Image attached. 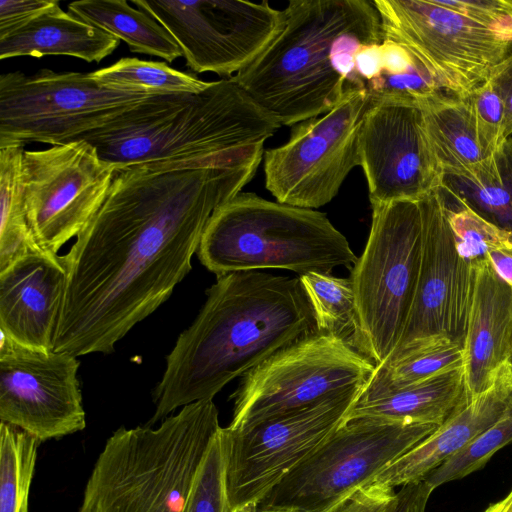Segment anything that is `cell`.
<instances>
[{
    "label": "cell",
    "mask_w": 512,
    "mask_h": 512,
    "mask_svg": "<svg viewBox=\"0 0 512 512\" xmlns=\"http://www.w3.org/2000/svg\"><path fill=\"white\" fill-rule=\"evenodd\" d=\"M41 442L0 422V512H28V497Z\"/></svg>",
    "instance_id": "4dcf8cb0"
},
{
    "label": "cell",
    "mask_w": 512,
    "mask_h": 512,
    "mask_svg": "<svg viewBox=\"0 0 512 512\" xmlns=\"http://www.w3.org/2000/svg\"><path fill=\"white\" fill-rule=\"evenodd\" d=\"M24 147L0 149V272L19 258L42 249L27 222L22 183Z\"/></svg>",
    "instance_id": "83f0119b"
},
{
    "label": "cell",
    "mask_w": 512,
    "mask_h": 512,
    "mask_svg": "<svg viewBox=\"0 0 512 512\" xmlns=\"http://www.w3.org/2000/svg\"><path fill=\"white\" fill-rule=\"evenodd\" d=\"M438 427L367 418L345 420L256 505L290 512H326L355 489L370 484Z\"/></svg>",
    "instance_id": "30bf717a"
},
{
    "label": "cell",
    "mask_w": 512,
    "mask_h": 512,
    "mask_svg": "<svg viewBox=\"0 0 512 512\" xmlns=\"http://www.w3.org/2000/svg\"><path fill=\"white\" fill-rule=\"evenodd\" d=\"M443 184L478 215L512 232V136L486 158L475 178L445 177Z\"/></svg>",
    "instance_id": "484cf974"
},
{
    "label": "cell",
    "mask_w": 512,
    "mask_h": 512,
    "mask_svg": "<svg viewBox=\"0 0 512 512\" xmlns=\"http://www.w3.org/2000/svg\"><path fill=\"white\" fill-rule=\"evenodd\" d=\"M441 189L447 221L461 258L473 264L485 259L488 253L512 244V232L478 215L444 184Z\"/></svg>",
    "instance_id": "1f68e13d"
},
{
    "label": "cell",
    "mask_w": 512,
    "mask_h": 512,
    "mask_svg": "<svg viewBox=\"0 0 512 512\" xmlns=\"http://www.w3.org/2000/svg\"><path fill=\"white\" fill-rule=\"evenodd\" d=\"M508 363H509V365H510V366H511V368H512V351H511V354H510V357H509Z\"/></svg>",
    "instance_id": "7bdbcfd3"
},
{
    "label": "cell",
    "mask_w": 512,
    "mask_h": 512,
    "mask_svg": "<svg viewBox=\"0 0 512 512\" xmlns=\"http://www.w3.org/2000/svg\"><path fill=\"white\" fill-rule=\"evenodd\" d=\"M464 364L462 344H450L402 359L389 366H377L363 391L397 389L420 383Z\"/></svg>",
    "instance_id": "d6a6232c"
},
{
    "label": "cell",
    "mask_w": 512,
    "mask_h": 512,
    "mask_svg": "<svg viewBox=\"0 0 512 512\" xmlns=\"http://www.w3.org/2000/svg\"><path fill=\"white\" fill-rule=\"evenodd\" d=\"M371 96L347 88L328 112L297 123L283 145L263 154L265 187L277 202L314 209L329 203L359 166L358 138Z\"/></svg>",
    "instance_id": "7c38bea8"
},
{
    "label": "cell",
    "mask_w": 512,
    "mask_h": 512,
    "mask_svg": "<svg viewBox=\"0 0 512 512\" xmlns=\"http://www.w3.org/2000/svg\"><path fill=\"white\" fill-rule=\"evenodd\" d=\"M152 94L117 89L89 73L41 69L0 75V149L29 142L52 146L75 140L114 120Z\"/></svg>",
    "instance_id": "ba28073f"
},
{
    "label": "cell",
    "mask_w": 512,
    "mask_h": 512,
    "mask_svg": "<svg viewBox=\"0 0 512 512\" xmlns=\"http://www.w3.org/2000/svg\"><path fill=\"white\" fill-rule=\"evenodd\" d=\"M118 45L117 38L64 12L56 1L24 26L0 38V59L65 55L100 62Z\"/></svg>",
    "instance_id": "603a6c76"
},
{
    "label": "cell",
    "mask_w": 512,
    "mask_h": 512,
    "mask_svg": "<svg viewBox=\"0 0 512 512\" xmlns=\"http://www.w3.org/2000/svg\"><path fill=\"white\" fill-rule=\"evenodd\" d=\"M116 173L93 145L79 139L44 150H25L24 208L37 244L58 255L103 204Z\"/></svg>",
    "instance_id": "9a60e30c"
},
{
    "label": "cell",
    "mask_w": 512,
    "mask_h": 512,
    "mask_svg": "<svg viewBox=\"0 0 512 512\" xmlns=\"http://www.w3.org/2000/svg\"><path fill=\"white\" fill-rule=\"evenodd\" d=\"M512 442V400L500 418L423 480L434 490L483 468L491 457Z\"/></svg>",
    "instance_id": "836d02e7"
},
{
    "label": "cell",
    "mask_w": 512,
    "mask_h": 512,
    "mask_svg": "<svg viewBox=\"0 0 512 512\" xmlns=\"http://www.w3.org/2000/svg\"><path fill=\"white\" fill-rule=\"evenodd\" d=\"M483 512H512V489L501 500L492 503Z\"/></svg>",
    "instance_id": "60d3db41"
},
{
    "label": "cell",
    "mask_w": 512,
    "mask_h": 512,
    "mask_svg": "<svg viewBox=\"0 0 512 512\" xmlns=\"http://www.w3.org/2000/svg\"><path fill=\"white\" fill-rule=\"evenodd\" d=\"M469 402L463 367L407 387L363 391L345 420L367 418L403 425L440 426Z\"/></svg>",
    "instance_id": "7402d4cb"
},
{
    "label": "cell",
    "mask_w": 512,
    "mask_h": 512,
    "mask_svg": "<svg viewBox=\"0 0 512 512\" xmlns=\"http://www.w3.org/2000/svg\"><path fill=\"white\" fill-rule=\"evenodd\" d=\"M474 265V287L464 339L468 400L489 389L512 351V288L487 259Z\"/></svg>",
    "instance_id": "ffe728a7"
},
{
    "label": "cell",
    "mask_w": 512,
    "mask_h": 512,
    "mask_svg": "<svg viewBox=\"0 0 512 512\" xmlns=\"http://www.w3.org/2000/svg\"><path fill=\"white\" fill-rule=\"evenodd\" d=\"M263 153L207 168L117 171L65 255L54 351L110 353L192 269L214 212L254 177Z\"/></svg>",
    "instance_id": "6da1fadb"
},
{
    "label": "cell",
    "mask_w": 512,
    "mask_h": 512,
    "mask_svg": "<svg viewBox=\"0 0 512 512\" xmlns=\"http://www.w3.org/2000/svg\"><path fill=\"white\" fill-rule=\"evenodd\" d=\"M512 400V368L507 362L493 385L456 409L433 433L392 462L371 483L391 488L422 481L496 422Z\"/></svg>",
    "instance_id": "44dd1931"
},
{
    "label": "cell",
    "mask_w": 512,
    "mask_h": 512,
    "mask_svg": "<svg viewBox=\"0 0 512 512\" xmlns=\"http://www.w3.org/2000/svg\"><path fill=\"white\" fill-rule=\"evenodd\" d=\"M489 80L499 94L504 107L503 139L512 136V50L493 69Z\"/></svg>",
    "instance_id": "f35d334b"
},
{
    "label": "cell",
    "mask_w": 512,
    "mask_h": 512,
    "mask_svg": "<svg viewBox=\"0 0 512 512\" xmlns=\"http://www.w3.org/2000/svg\"><path fill=\"white\" fill-rule=\"evenodd\" d=\"M55 2L56 0H1L0 38L24 26Z\"/></svg>",
    "instance_id": "74e56055"
},
{
    "label": "cell",
    "mask_w": 512,
    "mask_h": 512,
    "mask_svg": "<svg viewBox=\"0 0 512 512\" xmlns=\"http://www.w3.org/2000/svg\"><path fill=\"white\" fill-rule=\"evenodd\" d=\"M395 500L394 488L370 483L355 489L326 512H392Z\"/></svg>",
    "instance_id": "8d00e7d4"
},
{
    "label": "cell",
    "mask_w": 512,
    "mask_h": 512,
    "mask_svg": "<svg viewBox=\"0 0 512 512\" xmlns=\"http://www.w3.org/2000/svg\"><path fill=\"white\" fill-rule=\"evenodd\" d=\"M362 390L328 397L246 428H223L232 510L256 505L314 453L342 425Z\"/></svg>",
    "instance_id": "4fadbf2b"
},
{
    "label": "cell",
    "mask_w": 512,
    "mask_h": 512,
    "mask_svg": "<svg viewBox=\"0 0 512 512\" xmlns=\"http://www.w3.org/2000/svg\"><path fill=\"white\" fill-rule=\"evenodd\" d=\"M362 255L351 268L362 353L383 365L403 335L413 305L422 252L419 199L372 204Z\"/></svg>",
    "instance_id": "52a82bcc"
},
{
    "label": "cell",
    "mask_w": 512,
    "mask_h": 512,
    "mask_svg": "<svg viewBox=\"0 0 512 512\" xmlns=\"http://www.w3.org/2000/svg\"><path fill=\"white\" fill-rule=\"evenodd\" d=\"M197 256L218 276L283 269L299 276L352 268L357 257L326 214L240 192L209 220Z\"/></svg>",
    "instance_id": "8992f818"
},
{
    "label": "cell",
    "mask_w": 512,
    "mask_h": 512,
    "mask_svg": "<svg viewBox=\"0 0 512 512\" xmlns=\"http://www.w3.org/2000/svg\"><path fill=\"white\" fill-rule=\"evenodd\" d=\"M68 12L125 42L131 52L157 56L169 63L183 56L175 38L157 19L125 0L74 1Z\"/></svg>",
    "instance_id": "d4e9b609"
},
{
    "label": "cell",
    "mask_w": 512,
    "mask_h": 512,
    "mask_svg": "<svg viewBox=\"0 0 512 512\" xmlns=\"http://www.w3.org/2000/svg\"><path fill=\"white\" fill-rule=\"evenodd\" d=\"M67 271L62 256L43 249L0 272V331L33 348L54 350Z\"/></svg>",
    "instance_id": "d6986e66"
},
{
    "label": "cell",
    "mask_w": 512,
    "mask_h": 512,
    "mask_svg": "<svg viewBox=\"0 0 512 512\" xmlns=\"http://www.w3.org/2000/svg\"><path fill=\"white\" fill-rule=\"evenodd\" d=\"M358 151L371 205L420 199L443 185L445 176L416 101L371 96L359 131Z\"/></svg>",
    "instance_id": "ac0fdd59"
},
{
    "label": "cell",
    "mask_w": 512,
    "mask_h": 512,
    "mask_svg": "<svg viewBox=\"0 0 512 512\" xmlns=\"http://www.w3.org/2000/svg\"><path fill=\"white\" fill-rule=\"evenodd\" d=\"M280 126L229 77L196 94L152 95L80 139L116 172L197 169L263 153Z\"/></svg>",
    "instance_id": "3957f363"
},
{
    "label": "cell",
    "mask_w": 512,
    "mask_h": 512,
    "mask_svg": "<svg viewBox=\"0 0 512 512\" xmlns=\"http://www.w3.org/2000/svg\"><path fill=\"white\" fill-rule=\"evenodd\" d=\"M206 294L167 356L147 425L188 404L213 400L233 379L318 332L299 277L232 272L218 276Z\"/></svg>",
    "instance_id": "7a4b0ae2"
},
{
    "label": "cell",
    "mask_w": 512,
    "mask_h": 512,
    "mask_svg": "<svg viewBox=\"0 0 512 512\" xmlns=\"http://www.w3.org/2000/svg\"><path fill=\"white\" fill-rule=\"evenodd\" d=\"M175 38L194 72L230 76L256 60L284 26V10L243 0H132Z\"/></svg>",
    "instance_id": "2e32d148"
},
{
    "label": "cell",
    "mask_w": 512,
    "mask_h": 512,
    "mask_svg": "<svg viewBox=\"0 0 512 512\" xmlns=\"http://www.w3.org/2000/svg\"><path fill=\"white\" fill-rule=\"evenodd\" d=\"M313 311L317 330L362 353V333L351 278L310 272L299 276Z\"/></svg>",
    "instance_id": "4316f807"
},
{
    "label": "cell",
    "mask_w": 512,
    "mask_h": 512,
    "mask_svg": "<svg viewBox=\"0 0 512 512\" xmlns=\"http://www.w3.org/2000/svg\"><path fill=\"white\" fill-rule=\"evenodd\" d=\"M383 38L401 44L447 94L466 99L512 50V34L440 0H373Z\"/></svg>",
    "instance_id": "8fae6325"
},
{
    "label": "cell",
    "mask_w": 512,
    "mask_h": 512,
    "mask_svg": "<svg viewBox=\"0 0 512 512\" xmlns=\"http://www.w3.org/2000/svg\"><path fill=\"white\" fill-rule=\"evenodd\" d=\"M376 369L342 340L317 332L277 351L242 376L231 394V430L363 389Z\"/></svg>",
    "instance_id": "9c48e42d"
},
{
    "label": "cell",
    "mask_w": 512,
    "mask_h": 512,
    "mask_svg": "<svg viewBox=\"0 0 512 512\" xmlns=\"http://www.w3.org/2000/svg\"><path fill=\"white\" fill-rule=\"evenodd\" d=\"M422 252L413 305L392 365L421 352L464 345L474 287V265L458 254L441 187L419 199Z\"/></svg>",
    "instance_id": "5bb4252c"
},
{
    "label": "cell",
    "mask_w": 512,
    "mask_h": 512,
    "mask_svg": "<svg viewBox=\"0 0 512 512\" xmlns=\"http://www.w3.org/2000/svg\"><path fill=\"white\" fill-rule=\"evenodd\" d=\"M79 366L72 354L28 347L1 332V422L40 442L82 431L86 415Z\"/></svg>",
    "instance_id": "e0dca14e"
},
{
    "label": "cell",
    "mask_w": 512,
    "mask_h": 512,
    "mask_svg": "<svg viewBox=\"0 0 512 512\" xmlns=\"http://www.w3.org/2000/svg\"><path fill=\"white\" fill-rule=\"evenodd\" d=\"M494 271L512 288V244L485 257Z\"/></svg>",
    "instance_id": "ab89813d"
},
{
    "label": "cell",
    "mask_w": 512,
    "mask_h": 512,
    "mask_svg": "<svg viewBox=\"0 0 512 512\" xmlns=\"http://www.w3.org/2000/svg\"><path fill=\"white\" fill-rule=\"evenodd\" d=\"M227 455L221 427L197 470L183 512H234L227 491Z\"/></svg>",
    "instance_id": "e575fe53"
},
{
    "label": "cell",
    "mask_w": 512,
    "mask_h": 512,
    "mask_svg": "<svg viewBox=\"0 0 512 512\" xmlns=\"http://www.w3.org/2000/svg\"><path fill=\"white\" fill-rule=\"evenodd\" d=\"M97 82L123 90L152 95L200 93L210 82L171 68L166 63L122 58L114 64L89 72Z\"/></svg>",
    "instance_id": "f546056e"
},
{
    "label": "cell",
    "mask_w": 512,
    "mask_h": 512,
    "mask_svg": "<svg viewBox=\"0 0 512 512\" xmlns=\"http://www.w3.org/2000/svg\"><path fill=\"white\" fill-rule=\"evenodd\" d=\"M476 138L484 157L497 150L503 139L504 107L502 100L488 79L466 98Z\"/></svg>",
    "instance_id": "d590c367"
},
{
    "label": "cell",
    "mask_w": 512,
    "mask_h": 512,
    "mask_svg": "<svg viewBox=\"0 0 512 512\" xmlns=\"http://www.w3.org/2000/svg\"><path fill=\"white\" fill-rule=\"evenodd\" d=\"M236 512H290L288 510L273 509V508H260L257 505L245 506Z\"/></svg>",
    "instance_id": "b9f144b4"
},
{
    "label": "cell",
    "mask_w": 512,
    "mask_h": 512,
    "mask_svg": "<svg viewBox=\"0 0 512 512\" xmlns=\"http://www.w3.org/2000/svg\"><path fill=\"white\" fill-rule=\"evenodd\" d=\"M372 97L398 96L421 106L447 94L404 46L383 38L379 66L366 87ZM451 96V95H450Z\"/></svg>",
    "instance_id": "f1b7e54d"
},
{
    "label": "cell",
    "mask_w": 512,
    "mask_h": 512,
    "mask_svg": "<svg viewBox=\"0 0 512 512\" xmlns=\"http://www.w3.org/2000/svg\"><path fill=\"white\" fill-rule=\"evenodd\" d=\"M220 428L213 400L188 404L157 427L118 428L95 461L79 512H183Z\"/></svg>",
    "instance_id": "5b68a950"
},
{
    "label": "cell",
    "mask_w": 512,
    "mask_h": 512,
    "mask_svg": "<svg viewBox=\"0 0 512 512\" xmlns=\"http://www.w3.org/2000/svg\"><path fill=\"white\" fill-rule=\"evenodd\" d=\"M284 13L274 41L232 77L281 126H294L354 88L356 54L383 33L373 0H291Z\"/></svg>",
    "instance_id": "277c9868"
},
{
    "label": "cell",
    "mask_w": 512,
    "mask_h": 512,
    "mask_svg": "<svg viewBox=\"0 0 512 512\" xmlns=\"http://www.w3.org/2000/svg\"><path fill=\"white\" fill-rule=\"evenodd\" d=\"M421 108L427 138L444 176L475 178L486 157L478 144L466 99L444 95Z\"/></svg>",
    "instance_id": "cb8c5ba5"
}]
</instances>
